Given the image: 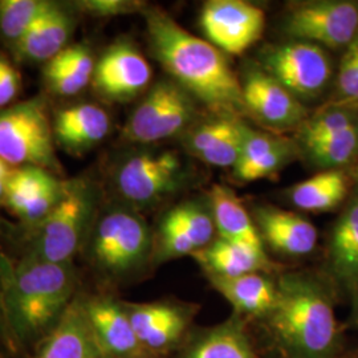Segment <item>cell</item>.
<instances>
[{"label":"cell","mask_w":358,"mask_h":358,"mask_svg":"<svg viewBox=\"0 0 358 358\" xmlns=\"http://www.w3.org/2000/svg\"><path fill=\"white\" fill-rule=\"evenodd\" d=\"M259 66L303 103L324 93L334 75L328 51L300 40L268 47L263 52Z\"/></svg>","instance_id":"9c48e42d"},{"label":"cell","mask_w":358,"mask_h":358,"mask_svg":"<svg viewBox=\"0 0 358 358\" xmlns=\"http://www.w3.org/2000/svg\"><path fill=\"white\" fill-rule=\"evenodd\" d=\"M333 275L352 288L358 279V195L349 202L333 226L328 243Z\"/></svg>","instance_id":"83f0119b"},{"label":"cell","mask_w":358,"mask_h":358,"mask_svg":"<svg viewBox=\"0 0 358 358\" xmlns=\"http://www.w3.org/2000/svg\"><path fill=\"white\" fill-rule=\"evenodd\" d=\"M81 252L105 280L124 282L153 263L154 231L130 206L101 205Z\"/></svg>","instance_id":"277c9868"},{"label":"cell","mask_w":358,"mask_h":358,"mask_svg":"<svg viewBox=\"0 0 358 358\" xmlns=\"http://www.w3.org/2000/svg\"><path fill=\"white\" fill-rule=\"evenodd\" d=\"M213 288L234 308L242 319L264 320L278 303V282L268 273H250L236 278L207 276Z\"/></svg>","instance_id":"603a6c76"},{"label":"cell","mask_w":358,"mask_h":358,"mask_svg":"<svg viewBox=\"0 0 358 358\" xmlns=\"http://www.w3.org/2000/svg\"><path fill=\"white\" fill-rule=\"evenodd\" d=\"M199 120V103L170 77L157 81L129 115L122 140L152 145L182 137Z\"/></svg>","instance_id":"ba28073f"},{"label":"cell","mask_w":358,"mask_h":358,"mask_svg":"<svg viewBox=\"0 0 358 358\" xmlns=\"http://www.w3.org/2000/svg\"><path fill=\"white\" fill-rule=\"evenodd\" d=\"M101 205L100 187L90 177L65 179L60 201L31 230L23 256L48 263H72L81 252Z\"/></svg>","instance_id":"5b68a950"},{"label":"cell","mask_w":358,"mask_h":358,"mask_svg":"<svg viewBox=\"0 0 358 358\" xmlns=\"http://www.w3.org/2000/svg\"><path fill=\"white\" fill-rule=\"evenodd\" d=\"M53 4L51 0H0V36L13 50Z\"/></svg>","instance_id":"1f68e13d"},{"label":"cell","mask_w":358,"mask_h":358,"mask_svg":"<svg viewBox=\"0 0 358 358\" xmlns=\"http://www.w3.org/2000/svg\"><path fill=\"white\" fill-rule=\"evenodd\" d=\"M284 31L294 40L328 50H345L358 36V3L317 0L296 3L284 17Z\"/></svg>","instance_id":"30bf717a"},{"label":"cell","mask_w":358,"mask_h":358,"mask_svg":"<svg viewBox=\"0 0 358 358\" xmlns=\"http://www.w3.org/2000/svg\"><path fill=\"white\" fill-rule=\"evenodd\" d=\"M356 127H358V106L328 103L315 115H309L297 129L299 143L304 146Z\"/></svg>","instance_id":"f546056e"},{"label":"cell","mask_w":358,"mask_h":358,"mask_svg":"<svg viewBox=\"0 0 358 358\" xmlns=\"http://www.w3.org/2000/svg\"><path fill=\"white\" fill-rule=\"evenodd\" d=\"M206 276L236 278L250 273H271L275 264L266 250L235 243L217 236L203 250L192 256Z\"/></svg>","instance_id":"cb8c5ba5"},{"label":"cell","mask_w":358,"mask_h":358,"mask_svg":"<svg viewBox=\"0 0 358 358\" xmlns=\"http://www.w3.org/2000/svg\"><path fill=\"white\" fill-rule=\"evenodd\" d=\"M217 238L208 201H186L174 206L154 231V264L192 256Z\"/></svg>","instance_id":"8fae6325"},{"label":"cell","mask_w":358,"mask_h":358,"mask_svg":"<svg viewBox=\"0 0 358 358\" xmlns=\"http://www.w3.org/2000/svg\"><path fill=\"white\" fill-rule=\"evenodd\" d=\"M84 308L83 296L76 299L51 334L40 344L35 358H101Z\"/></svg>","instance_id":"44dd1931"},{"label":"cell","mask_w":358,"mask_h":358,"mask_svg":"<svg viewBox=\"0 0 358 358\" xmlns=\"http://www.w3.org/2000/svg\"><path fill=\"white\" fill-rule=\"evenodd\" d=\"M248 125L243 118L211 115L198 120L180 138L186 152L207 165L234 167L242 152Z\"/></svg>","instance_id":"ac0fdd59"},{"label":"cell","mask_w":358,"mask_h":358,"mask_svg":"<svg viewBox=\"0 0 358 358\" xmlns=\"http://www.w3.org/2000/svg\"><path fill=\"white\" fill-rule=\"evenodd\" d=\"M64 180L41 167H13L3 205L34 230L60 201Z\"/></svg>","instance_id":"2e32d148"},{"label":"cell","mask_w":358,"mask_h":358,"mask_svg":"<svg viewBox=\"0 0 358 358\" xmlns=\"http://www.w3.org/2000/svg\"><path fill=\"white\" fill-rule=\"evenodd\" d=\"M353 292H355V317L358 324V279L353 287Z\"/></svg>","instance_id":"f35d334b"},{"label":"cell","mask_w":358,"mask_h":358,"mask_svg":"<svg viewBox=\"0 0 358 358\" xmlns=\"http://www.w3.org/2000/svg\"><path fill=\"white\" fill-rule=\"evenodd\" d=\"M146 6V3L138 0H81L75 3V8L93 17H115L142 13Z\"/></svg>","instance_id":"d590c367"},{"label":"cell","mask_w":358,"mask_h":358,"mask_svg":"<svg viewBox=\"0 0 358 358\" xmlns=\"http://www.w3.org/2000/svg\"><path fill=\"white\" fill-rule=\"evenodd\" d=\"M94 66V56L87 44L68 45L44 66V84L56 96H76L92 84Z\"/></svg>","instance_id":"4316f807"},{"label":"cell","mask_w":358,"mask_h":358,"mask_svg":"<svg viewBox=\"0 0 358 358\" xmlns=\"http://www.w3.org/2000/svg\"><path fill=\"white\" fill-rule=\"evenodd\" d=\"M75 263H48L22 256L7 285V319L17 345H40L77 297Z\"/></svg>","instance_id":"3957f363"},{"label":"cell","mask_w":358,"mask_h":358,"mask_svg":"<svg viewBox=\"0 0 358 358\" xmlns=\"http://www.w3.org/2000/svg\"><path fill=\"white\" fill-rule=\"evenodd\" d=\"M55 142L71 154H84L109 136L112 120L103 106L78 103L60 109L53 118Z\"/></svg>","instance_id":"ffe728a7"},{"label":"cell","mask_w":358,"mask_h":358,"mask_svg":"<svg viewBox=\"0 0 358 358\" xmlns=\"http://www.w3.org/2000/svg\"><path fill=\"white\" fill-rule=\"evenodd\" d=\"M75 29V17L66 6L56 3L44 13L15 47L19 60L27 63H48L68 47Z\"/></svg>","instance_id":"7402d4cb"},{"label":"cell","mask_w":358,"mask_h":358,"mask_svg":"<svg viewBox=\"0 0 358 358\" xmlns=\"http://www.w3.org/2000/svg\"><path fill=\"white\" fill-rule=\"evenodd\" d=\"M90 328L103 356L110 358H154L142 346L124 301L99 294L84 297Z\"/></svg>","instance_id":"e0dca14e"},{"label":"cell","mask_w":358,"mask_h":358,"mask_svg":"<svg viewBox=\"0 0 358 358\" xmlns=\"http://www.w3.org/2000/svg\"><path fill=\"white\" fill-rule=\"evenodd\" d=\"M101 358H110V357H105V356H103Z\"/></svg>","instance_id":"ab89813d"},{"label":"cell","mask_w":358,"mask_h":358,"mask_svg":"<svg viewBox=\"0 0 358 358\" xmlns=\"http://www.w3.org/2000/svg\"><path fill=\"white\" fill-rule=\"evenodd\" d=\"M129 319L145 350L154 358L165 356L185 343L198 307L192 303L159 300L124 301Z\"/></svg>","instance_id":"7c38bea8"},{"label":"cell","mask_w":358,"mask_h":358,"mask_svg":"<svg viewBox=\"0 0 358 358\" xmlns=\"http://www.w3.org/2000/svg\"><path fill=\"white\" fill-rule=\"evenodd\" d=\"M262 242L284 256H307L317 244L315 224L300 214L271 205L255 206L251 210Z\"/></svg>","instance_id":"d6986e66"},{"label":"cell","mask_w":358,"mask_h":358,"mask_svg":"<svg viewBox=\"0 0 358 358\" xmlns=\"http://www.w3.org/2000/svg\"><path fill=\"white\" fill-rule=\"evenodd\" d=\"M241 78L245 115L275 131L299 129L309 117L306 105L260 66Z\"/></svg>","instance_id":"9a60e30c"},{"label":"cell","mask_w":358,"mask_h":358,"mask_svg":"<svg viewBox=\"0 0 358 358\" xmlns=\"http://www.w3.org/2000/svg\"><path fill=\"white\" fill-rule=\"evenodd\" d=\"M187 178V166L176 150L140 149L125 154L115 164L112 186L118 202L140 211L179 192Z\"/></svg>","instance_id":"8992f818"},{"label":"cell","mask_w":358,"mask_h":358,"mask_svg":"<svg viewBox=\"0 0 358 358\" xmlns=\"http://www.w3.org/2000/svg\"><path fill=\"white\" fill-rule=\"evenodd\" d=\"M345 170H322L316 176L296 183L289 190L294 207L307 213H325L345 201L349 192Z\"/></svg>","instance_id":"f1b7e54d"},{"label":"cell","mask_w":358,"mask_h":358,"mask_svg":"<svg viewBox=\"0 0 358 358\" xmlns=\"http://www.w3.org/2000/svg\"><path fill=\"white\" fill-rule=\"evenodd\" d=\"M202 31L224 55H242L262 38L266 15L255 4L242 0H210L201 13Z\"/></svg>","instance_id":"4fadbf2b"},{"label":"cell","mask_w":358,"mask_h":358,"mask_svg":"<svg viewBox=\"0 0 358 358\" xmlns=\"http://www.w3.org/2000/svg\"><path fill=\"white\" fill-rule=\"evenodd\" d=\"M48 106L43 97L0 109V158L13 167L36 166L63 174L55 152Z\"/></svg>","instance_id":"52a82bcc"},{"label":"cell","mask_w":358,"mask_h":358,"mask_svg":"<svg viewBox=\"0 0 358 358\" xmlns=\"http://www.w3.org/2000/svg\"><path fill=\"white\" fill-rule=\"evenodd\" d=\"M263 321L285 358H337L340 353L332 296L309 273L288 272L278 279V303Z\"/></svg>","instance_id":"7a4b0ae2"},{"label":"cell","mask_w":358,"mask_h":358,"mask_svg":"<svg viewBox=\"0 0 358 358\" xmlns=\"http://www.w3.org/2000/svg\"><path fill=\"white\" fill-rule=\"evenodd\" d=\"M296 154H299L297 145L284 137V140L278 146L267 153L259 155L247 164L232 167V173L234 177L241 182H255L269 178L279 173L289 162H292Z\"/></svg>","instance_id":"d6a6232c"},{"label":"cell","mask_w":358,"mask_h":358,"mask_svg":"<svg viewBox=\"0 0 358 358\" xmlns=\"http://www.w3.org/2000/svg\"><path fill=\"white\" fill-rule=\"evenodd\" d=\"M308 159L322 170H344L358 159V127L301 146Z\"/></svg>","instance_id":"4dcf8cb0"},{"label":"cell","mask_w":358,"mask_h":358,"mask_svg":"<svg viewBox=\"0 0 358 358\" xmlns=\"http://www.w3.org/2000/svg\"><path fill=\"white\" fill-rule=\"evenodd\" d=\"M334 80L332 103L358 106V36L344 50Z\"/></svg>","instance_id":"836d02e7"},{"label":"cell","mask_w":358,"mask_h":358,"mask_svg":"<svg viewBox=\"0 0 358 358\" xmlns=\"http://www.w3.org/2000/svg\"><path fill=\"white\" fill-rule=\"evenodd\" d=\"M177 358H260L245 332V320L232 315L215 327L194 334Z\"/></svg>","instance_id":"d4e9b609"},{"label":"cell","mask_w":358,"mask_h":358,"mask_svg":"<svg viewBox=\"0 0 358 358\" xmlns=\"http://www.w3.org/2000/svg\"><path fill=\"white\" fill-rule=\"evenodd\" d=\"M154 57L167 75L211 115H245L241 78L227 56L178 24L159 7L142 11Z\"/></svg>","instance_id":"6da1fadb"},{"label":"cell","mask_w":358,"mask_h":358,"mask_svg":"<svg viewBox=\"0 0 358 358\" xmlns=\"http://www.w3.org/2000/svg\"><path fill=\"white\" fill-rule=\"evenodd\" d=\"M207 201L214 217L217 236L266 250L251 213L235 192L224 185L215 183L208 192Z\"/></svg>","instance_id":"484cf974"},{"label":"cell","mask_w":358,"mask_h":358,"mask_svg":"<svg viewBox=\"0 0 358 358\" xmlns=\"http://www.w3.org/2000/svg\"><path fill=\"white\" fill-rule=\"evenodd\" d=\"M13 167L0 158V203L4 202L7 186H8L11 176H13Z\"/></svg>","instance_id":"74e56055"},{"label":"cell","mask_w":358,"mask_h":358,"mask_svg":"<svg viewBox=\"0 0 358 358\" xmlns=\"http://www.w3.org/2000/svg\"><path fill=\"white\" fill-rule=\"evenodd\" d=\"M20 75L1 53H0V109L13 105L20 90Z\"/></svg>","instance_id":"8d00e7d4"},{"label":"cell","mask_w":358,"mask_h":358,"mask_svg":"<svg viewBox=\"0 0 358 358\" xmlns=\"http://www.w3.org/2000/svg\"><path fill=\"white\" fill-rule=\"evenodd\" d=\"M13 260L0 250V358H8L20 349L13 337L6 309V294L13 269Z\"/></svg>","instance_id":"e575fe53"},{"label":"cell","mask_w":358,"mask_h":358,"mask_svg":"<svg viewBox=\"0 0 358 358\" xmlns=\"http://www.w3.org/2000/svg\"><path fill=\"white\" fill-rule=\"evenodd\" d=\"M152 77V66L140 50L128 38H120L96 62L92 87L103 100L128 103L150 85Z\"/></svg>","instance_id":"5bb4252c"}]
</instances>
